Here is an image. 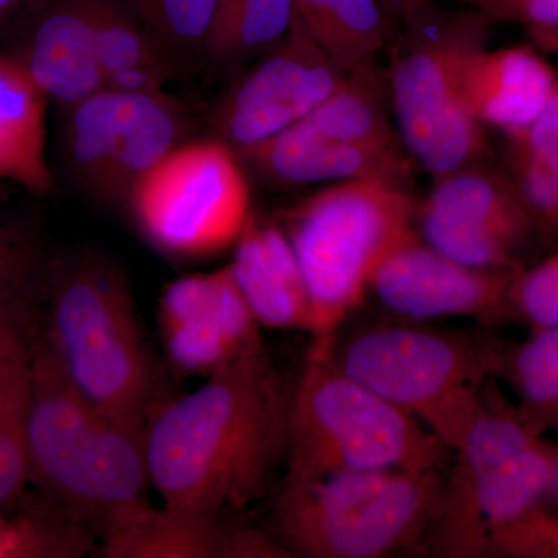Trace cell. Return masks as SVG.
I'll use <instances>...</instances> for the list:
<instances>
[{"mask_svg":"<svg viewBox=\"0 0 558 558\" xmlns=\"http://www.w3.org/2000/svg\"><path fill=\"white\" fill-rule=\"evenodd\" d=\"M417 2L418 0H380L388 16L398 24V27L400 22L403 21V17L409 14V11L413 9Z\"/></svg>","mask_w":558,"mask_h":558,"instance_id":"35","label":"cell"},{"mask_svg":"<svg viewBox=\"0 0 558 558\" xmlns=\"http://www.w3.org/2000/svg\"><path fill=\"white\" fill-rule=\"evenodd\" d=\"M290 399L266 348L216 371L146 422L150 486L165 505L244 515L286 464Z\"/></svg>","mask_w":558,"mask_h":558,"instance_id":"1","label":"cell"},{"mask_svg":"<svg viewBox=\"0 0 558 558\" xmlns=\"http://www.w3.org/2000/svg\"><path fill=\"white\" fill-rule=\"evenodd\" d=\"M47 295L44 332L72 384L100 409L146 427L153 363L123 270L92 252L51 259Z\"/></svg>","mask_w":558,"mask_h":558,"instance_id":"7","label":"cell"},{"mask_svg":"<svg viewBox=\"0 0 558 558\" xmlns=\"http://www.w3.org/2000/svg\"><path fill=\"white\" fill-rule=\"evenodd\" d=\"M446 473L368 469L284 480L271 535L290 557L427 553L442 508Z\"/></svg>","mask_w":558,"mask_h":558,"instance_id":"4","label":"cell"},{"mask_svg":"<svg viewBox=\"0 0 558 558\" xmlns=\"http://www.w3.org/2000/svg\"><path fill=\"white\" fill-rule=\"evenodd\" d=\"M0 39V51L62 112L105 89L92 0H36Z\"/></svg>","mask_w":558,"mask_h":558,"instance_id":"15","label":"cell"},{"mask_svg":"<svg viewBox=\"0 0 558 558\" xmlns=\"http://www.w3.org/2000/svg\"><path fill=\"white\" fill-rule=\"evenodd\" d=\"M33 236L31 230L25 229L20 222L0 218V255L16 247L17 244Z\"/></svg>","mask_w":558,"mask_h":558,"instance_id":"33","label":"cell"},{"mask_svg":"<svg viewBox=\"0 0 558 558\" xmlns=\"http://www.w3.org/2000/svg\"><path fill=\"white\" fill-rule=\"evenodd\" d=\"M454 454L427 553L490 557V535L548 497L558 446L529 427L515 402L492 379L481 392L468 438Z\"/></svg>","mask_w":558,"mask_h":558,"instance_id":"8","label":"cell"},{"mask_svg":"<svg viewBox=\"0 0 558 558\" xmlns=\"http://www.w3.org/2000/svg\"><path fill=\"white\" fill-rule=\"evenodd\" d=\"M189 116L167 92L101 89L64 112L70 178L95 201L124 207L131 191L185 142Z\"/></svg>","mask_w":558,"mask_h":558,"instance_id":"11","label":"cell"},{"mask_svg":"<svg viewBox=\"0 0 558 558\" xmlns=\"http://www.w3.org/2000/svg\"><path fill=\"white\" fill-rule=\"evenodd\" d=\"M490 557L558 558V515L538 505L490 535Z\"/></svg>","mask_w":558,"mask_h":558,"instance_id":"31","label":"cell"},{"mask_svg":"<svg viewBox=\"0 0 558 558\" xmlns=\"http://www.w3.org/2000/svg\"><path fill=\"white\" fill-rule=\"evenodd\" d=\"M548 497L556 499V501H558V459L556 470H554L553 483H550Z\"/></svg>","mask_w":558,"mask_h":558,"instance_id":"37","label":"cell"},{"mask_svg":"<svg viewBox=\"0 0 558 558\" xmlns=\"http://www.w3.org/2000/svg\"><path fill=\"white\" fill-rule=\"evenodd\" d=\"M502 135V171L523 205L535 244L554 252L558 248V87L537 120Z\"/></svg>","mask_w":558,"mask_h":558,"instance_id":"24","label":"cell"},{"mask_svg":"<svg viewBox=\"0 0 558 558\" xmlns=\"http://www.w3.org/2000/svg\"><path fill=\"white\" fill-rule=\"evenodd\" d=\"M233 250L231 275L260 328L310 333V290L284 229L253 213Z\"/></svg>","mask_w":558,"mask_h":558,"instance_id":"20","label":"cell"},{"mask_svg":"<svg viewBox=\"0 0 558 558\" xmlns=\"http://www.w3.org/2000/svg\"><path fill=\"white\" fill-rule=\"evenodd\" d=\"M105 89L126 94L165 90L179 58L140 20L128 0H92Z\"/></svg>","mask_w":558,"mask_h":558,"instance_id":"21","label":"cell"},{"mask_svg":"<svg viewBox=\"0 0 558 558\" xmlns=\"http://www.w3.org/2000/svg\"><path fill=\"white\" fill-rule=\"evenodd\" d=\"M159 329L172 368L205 379L266 348L229 266L194 278L180 295L170 325Z\"/></svg>","mask_w":558,"mask_h":558,"instance_id":"17","label":"cell"},{"mask_svg":"<svg viewBox=\"0 0 558 558\" xmlns=\"http://www.w3.org/2000/svg\"><path fill=\"white\" fill-rule=\"evenodd\" d=\"M128 3L179 60L205 54L218 0H128Z\"/></svg>","mask_w":558,"mask_h":558,"instance_id":"29","label":"cell"},{"mask_svg":"<svg viewBox=\"0 0 558 558\" xmlns=\"http://www.w3.org/2000/svg\"><path fill=\"white\" fill-rule=\"evenodd\" d=\"M534 46L539 51H548V53H558V31L549 33L537 40H534Z\"/></svg>","mask_w":558,"mask_h":558,"instance_id":"36","label":"cell"},{"mask_svg":"<svg viewBox=\"0 0 558 558\" xmlns=\"http://www.w3.org/2000/svg\"><path fill=\"white\" fill-rule=\"evenodd\" d=\"M293 0H240L226 24L209 36L205 57L220 64L260 57L288 35Z\"/></svg>","mask_w":558,"mask_h":558,"instance_id":"28","label":"cell"},{"mask_svg":"<svg viewBox=\"0 0 558 558\" xmlns=\"http://www.w3.org/2000/svg\"><path fill=\"white\" fill-rule=\"evenodd\" d=\"M123 208L161 255L213 258L234 247L252 218L250 175L229 143L185 140L140 180Z\"/></svg>","mask_w":558,"mask_h":558,"instance_id":"10","label":"cell"},{"mask_svg":"<svg viewBox=\"0 0 558 558\" xmlns=\"http://www.w3.org/2000/svg\"><path fill=\"white\" fill-rule=\"evenodd\" d=\"M515 322L531 330L558 325V248L531 267H521L510 286Z\"/></svg>","mask_w":558,"mask_h":558,"instance_id":"30","label":"cell"},{"mask_svg":"<svg viewBox=\"0 0 558 558\" xmlns=\"http://www.w3.org/2000/svg\"><path fill=\"white\" fill-rule=\"evenodd\" d=\"M414 189L380 179L344 180L282 215L312 306V347H328L368 295L381 259L416 231Z\"/></svg>","mask_w":558,"mask_h":558,"instance_id":"6","label":"cell"},{"mask_svg":"<svg viewBox=\"0 0 558 558\" xmlns=\"http://www.w3.org/2000/svg\"><path fill=\"white\" fill-rule=\"evenodd\" d=\"M453 451L416 417L311 351L292 388L286 480L368 469L447 472Z\"/></svg>","mask_w":558,"mask_h":558,"instance_id":"9","label":"cell"},{"mask_svg":"<svg viewBox=\"0 0 558 558\" xmlns=\"http://www.w3.org/2000/svg\"><path fill=\"white\" fill-rule=\"evenodd\" d=\"M36 0H0V35H3Z\"/></svg>","mask_w":558,"mask_h":558,"instance_id":"34","label":"cell"},{"mask_svg":"<svg viewBox=\"0 0 558 558\" xmlns=\"http://www.w3.org/2000/svg\"><path fill=\"white\" fill-rule=\"evenodd\" d=\"M47 106L27 73L0 51V180L35 194L54 190L47 160Z\"/></svg>","mask_w":558,"mask_h":558,"instance_id":"22","label":"cell"},{"mask_svg":"<svg viewBox=\"0 0 558 558\" xmlns=\"http://www.w3.org/2000/svg\"><path fill=\"white\" fill-rule=\"evenodd\" d=\"M506 347L486 332L381 317L347 322L328 347L311 351L416 417L454 453L475 421L483 388L499 380Z\"/></svg>","mask_w":558,"mask_h":558,"instance_id":"3","label":"cell"},{"mask_svg":"<svg viewBox=\"0 0 558 558\" xmlns=\"http://www.w3.org/2000/svg\"><path fill=\"white\" fill-rule=\"evenodd\" d=\"M97 549L95 529L38 487L0 508V558H78Z\"/></svg>","mask_w":558,"mask_h":558,"instance_id":"25","label":"cell"},{"mask_svg":"<svg viewBox=\"0 0 558 558\" xmlns=\"http://www.w3.org/2000/svg\"><path fill=\"white\" fill-rule=\"evenodd\" d=\"M488 24L470 7L418 0L389 40L385 72L398 134L411 159L435 179L490 160L486 128L461 95L462 65L487 46Z\"/></svg>","mask_w":558,"mask_h":558,"instance_id":"5","label":"cell"},{"mask_svg":"<svg viewBox=\"0 0 558 558\" xmlns=\"http://www.w3.org/2000/svg\"><path fill=\"white\" fill-rule=\"evenodd\" d=\"M488 21L513 22L526 28L532 43L558 31V0H457Z\"/></svg>","mask_w":558,"mask_h":558,"instance_id":"32","label":"cell"},{"mask_svg":"<svg viewBox=\"0 0 558 558\" xmlns=\"http://www.w3.org/2000/svg\"><path fill=\"white\" fill-rule=\"evenodd\" d=\"M499 380L513 389L529 427L542 436L558 433V325L531 330L521 343H508Z\"/></svg>","mask_w":558,"mask_h":558,"instance_id":"27","label":"cell"},{"mask_svg":"<svg viewBox=\"0 0 558 558\" xmlns=\"http://www.w3.org/2000/svg\"><path fill=\"white\" fill-rule=\"evenodd\" d=\"M146 427L95 405L69 379L46 332L33 339L27 449L31 484L100 535L146 501Z\"/></svg>","mask_w":558,"mask_h":558,"instance_id":"2","label":"cell"},{"mask_svg":"<svg viewBox=\"0 0 558 558\" xmlns=\"http://www.w3.org/2000/svg\"><path fill=\"white\" fill-rule=\"evenodd\" d=\"M32 310L0 318V508L31 486Z\"/></svg>","mask_w":558,"mask_h":558,"instance_id":"23","label":"cell"},{"mask_svg":"<svg viewBox=\"0 0 558 558\" xmlns=\"http://www.w3.org/2000/svg\"><path fill=\"white\" fill-rule=\"evenodd\" d=\"M250 178L270 186L380 179L414 185L413 159L403 146H366L325 137L295 123L275 137L234 149Z\"/></svg>","mask_w":558,"mask_h":558,"instance_id":"18","label":"cell"},{"mask_svg":"<svg viewBox=\"0 0 558 558\" xmlns=\"http://www.w3.org/2000/svg\"><path fill=\"white\" fill-rule=\"evenodd\" d=\"M295 14L319 49L344 73L377 62L398 32L380 0H293Z\"/></svg>","mask_w":558,"mask_h":558,"instance_id":"26","label":"cell"},{"mask_svg":"<svg viewBox=\"0 0 558 558\" xmlns=\"http://www.w3.org/2000/svg\"><path fill=\"white\" fill-rule=\"evenodd\" d=\"M557 92V70L535 46L473 50L461 70L465 109L484 128L520 131L538 119Z\"/></svg>","mask_w":558,"mask_h":558,"instance_id":"19","label":"cell"},{"mask_svg":"<svg viewBox=\"0 0 558 558\" xmlns=\"http://www.w3.org/2000/svg\"><path fill=\"white\" fill-rule=\"evenodd\" d=\"M344 78L295 14L288 35L220 98L211 137L234 149L275 137L328 100Z\"/></svg>","mask_w":558,"mask_h":558,"instance_id":"13","label":"cell"},{"mask_svg":"<svg viewBox=\"0 0 558 558\" xmlns=\"http://www.w3.org/2000/svg\"><path fill=\"white\" fill-rule=\"evenodd\" d=\"M517 271L465 266L432 247L416 230L380 260L368 293L396 318L465 317L497 328L515 322L510 286Z\"/></svg>","mask_w":558,"mask_h":558,"instance_id":"14","label":"cell"},{"mask_svg":"<svg viewBox=\"0 0 558 558\" xmlns=\"http://www.w3.org/2000/svg\"><path fill=\"white\" fill-rule=\"evenodd\" d=\"M416 230L432 247L476 269L520 270L535 244L512 183L490 160L435 179L418 201Z\"/></svg>","mask_w":558,"mask_h":558,"instance_id":"12","label":"cell"},{"mask_svg":"<svg viewBox=\"0 0 558 558\" xmlns=\"http://www.w3.org/2000/svg\"><path fill=\"white\" fill-rule=\"evenodd\" d=\"M108 558H286L269 532L244 515L175 508L148 501L116 517L98 535Z\"/></svg>","mask_w":558,"mask_h":558,"instance_id":"16","label":"cell"}]
</instances>
